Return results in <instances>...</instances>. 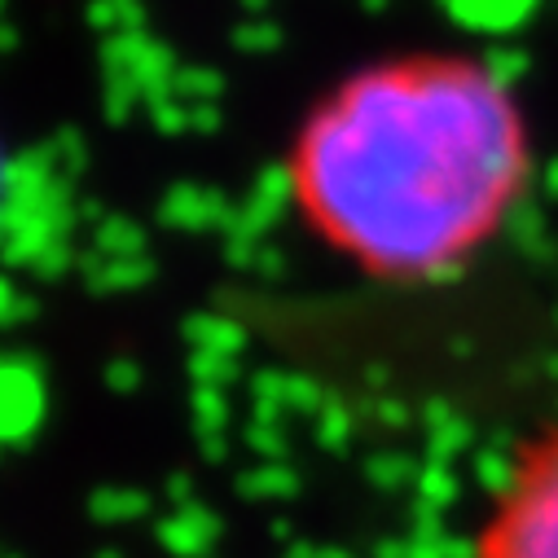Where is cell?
<instances>
[{"label": "cell", "instance_id": "1", "mask_svg": "<svg viewBox=\"0 0 558 558\" xmlns=\"http://www.w3.org/2000/svg\"><path fill=\"white\" fill-rule=\"evenodd\" d=\"M541 181L519 80L466 45H404L330 80L282 159L300 229L387 287H436L484 259Z\"/></svg>", "mask_w": 558, "mask_h": 558}, {"label": "cell", "instance_id": "2", "mask_svg": "<svg viewBox=\"0 0 558 558\" xmlns=\"http://www.w3.org/2000/svg\"><path fill=\"white\" fill-rule=\"evenodd\" d=\"M462 558H558V409L510 445Z\"/></svg>", "mask_w": 558, "mask_h": 558}]
</instances>
